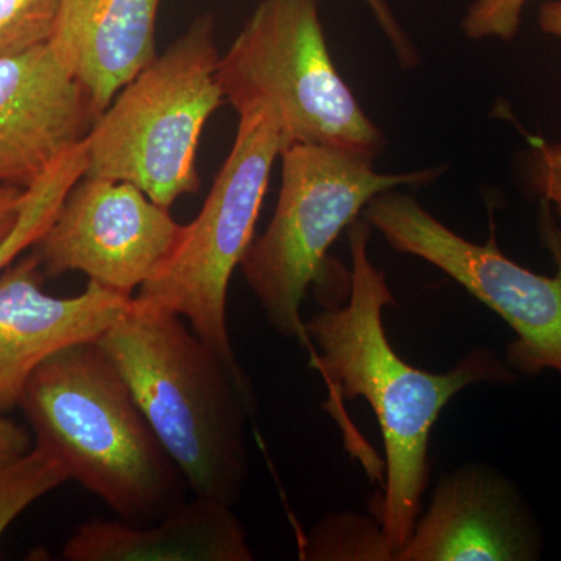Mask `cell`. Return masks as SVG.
I'll return each mask as SVG.
<instances>
[{
	"instance_id": "e0dca14e",
	"label": "cell",
	"mask_w": 561,
	"mask_h": 561,
	"mask_svg": "<svg viewBox=\"0 0 561 561\" xmlns=\"http://www.w3.org/2000/svg\"><path fill=\"white\" fill-rule=\"evenodd\" d=\"M68 481L60 461L36 445L0 463V540L25 508Z\"/></svg>"
},
{
	"instance_id": "277c9868",
	"label": "cell",
	"mask_w": 561,
	"mask_h": 561,
	"mask_svg": "<svg viewBox=\"0 0 561 561\" xmlns=\"http://www.w3.org/2000/svg\"><path fill=\"white\" fill-rule=\"evenodd\" d=\"M213 16L186 33L128 81L87 138L88 176L125 181L171 209L195 194L203 128L225 105Z\"/></svg>"
},
{
	"instance_id": "7c38bea8",
	"label": "cell",
	"mask_w": 561,
	"mask_h": 561,
	"mask_svg": "<svg viewBox=\"0 0 561 561\" xmlns=\"http://www.w3.org/2000/svg\"><path fill=\"white\" fill-rule=\"evenodd\" d=\"M32 251L0 273V409L20 405L39 365L84 342H95L131 308L130 295L88 283L80 295L51 297Z\"/></svg>"
},
{
	"instance_id": "603a6c76",
	"label": "cell",
	"mask_w": 561,
	"mask_h": 561,
	"mask_svg": "<svg viewBox=\"0 0 561 561\" xmlns=\"http://www.w3.org/2000/svg\"><path fill=\"white\" fill-rule=\"evenodd\" d=\"M25 190L0 184V243L9 238L13 228L20 220L22 205H24Z\"/></svg>"
},
{
	"instance_id": "30bf717a",
	"label": "cell",
	"mask_w": 561,
	"mask_h": 561,
	"mask_svg": "<svg viewBox=\"0 0 561 561\" xmlns=\"http://www.w3.org/2000/svg\"><path fill=\"white\" fill-rule=\"evenodd\" d=\"M98 119L87 88L49 43L0 58V184L27 190Z\"/></svg>"
},
{
	"instance_id": "9c48e42d",
	"label": "cell",
	"mask_w": 561,
	"mask_h": 561,
	"mask_svg": "<svg viewBox=\"0 0 561 561\" xmlns=\"http://www.w3.org/2000/svg\"><path fill=\"white\" fill-rule=\"evenodd\" d=\"M181 232L171 209L133 184L83 175L33 251L47 276L80 272L135 297L169 260Z\"/></svg>"
},
{
	"instance_id": "cb8c5ba5",
	"label": "cell",
	"mask_w": 561,
	"mask_h": 561,
	"mask_svg": "<svg viewBox=\"0 0 561 561\" xmlns=\"http://www.w3.org/2000/svg\"><path fill=\"white\" fill-rule=\"evenodd\" d=\"M538 27L549 36L561 39V0L545 3L538 13Z\"/></svg>"
},
{
	"instance_id": "2e32d148",
	"label": "cell",
	"mask_w": 561,
	"mask_h": 561,
	"mask_svg": "<svg viewBox=\"0 0 561 561\" xmlns=\"http://www.w3.org/2000/svg\"><path fill=\"white\" fill-rule=\"evenodd\" d=\"M305 560L394 561L381 523L376 524L353 513L327 516L302 545Z\"/></svg>"
},
{
	"instance_id": "52a82bcc",
	"label": "cell",
	"mask_w": 561,
	"mask_h": 561,
	"mask_svg": "<svg viewBox=\"0 0 561 561\" xmlns=\"http://www.w3.org/2000/svg\"><path fill=\"white\" fill-rule=\"evenodd\" d=\"M238 133L201 213L183 232L169 260L135 295L146 308L176 313L236 378L250 383L228 331V289L254 241L257 219L283 138L275 113L254 105L239 111Z\"/></svg>"
},
{
	"instance_id": "5bb4252c",
	"label": "cell",
	"mask_w": 561,
	"mask_h": 561,
	"mask_svg": "<svg viewBox=\"0 0 561 561\" xmlns=\"http://www.w3.org/2000/svg\"><path fill=\"white\" fill-rule=\"evenodd\" d=\"M69 561H251L249 535L232 507L194 496L158 522L94 519L62 548Z\"/></svg>"
},
{
	"instance_id": "9a60e30c",
	"label": "cell",
	"mask_w": 561,
	"mask_h": 561,
	"mask_svg": "<svg viewBox=\"0 0 561 561\" xmlns=\"http://www.w3.org/2000/svg\"><path fill=\"white\" fill-rule=\"evenodd\" d=\"M87 140L66 153L60 161L25 190L20 220L9 238L0 243V273L33 250L49 230L62 201L87 172Z\"/></svg>"
},
{
	"instance_id": "ffe728a7",
	"label": "cell",
	"mask_w": 561,
	"mask_h": 561,
	"mask_svg": "<svg viewBox=\"0 0 561 561\" xmlns=\"http://www.w3.org/2000/svg\"><path fill=\"white\" fill-rule=\"evenodd\" d=\"M529 0H476L461 21V32L470 41H512L522 25Z\"/></svg>"
},
{
	"instance_id": "4fadbf2b",
	"label": "cell",
	"mask_w": 561,
	"mask_h": 561,
	"mask_svg": "<svg viewBox=\"0 0 561 561\" xmlns=\"http://www.w3.org/2000/svg\"><path fill=\"white\" fill-rule=\"evenodd\" d=\"M161 0H60L49 44L102 116L154 57Z\"/></svg>"
},
{
	"instance_id": "7402d4cb",
	"label": "cell",
	"mask_w": 561,
	"mask_h": 561,
	"mask_svg": "<svg viewBox=\"0 0 561 561\" xmlns=\"http://www.w3.org/2000/svg\"><path fill=\"white\" fill-rule=\"evenodd\" d=\"M31 449V437L27 431L7 419L5 412L0 409V463L14 459Z\"/></svg>"
},
{
	"instance_id": "44dd1931",
	"label": "cell",
	"mask_w": 561,
	"mask_h": 561,
	"mask_svg": "<svg viewBox=\"0 0 561 561\" xmlns=\"http://www.w3.org/2000/svg\"><path fill=\"white\" fill-rule=\"evenodd\" d=\"M365 5L370 9L373 16L389 41L391 49L397 55V60L402 69H412L419 66L420 51L415 44L402 28L401 22L394 16L387 0H364Z\"/></svg>"
},
{
	"instance_id": "7a4b0ae2",
	"label": "cell",
	"mask_w": 561,
	"mask_h": 561,
	"mask_svg": "<svg viewBox=\"0 0 561 561\" xmlns=\"http://www.w3.org/2000/svg\"><path fill=\"white\" fill-rule=\"evenodd\" d=\"M194 496L234 507L249 479L254 391L183 317L131 308L99 341Z\"/></svg>"
},
{
	"instance_id": "d6986e66",
	"label": "cell",
	"mask_w": 561,
	"mask_h": 561,
	"mask_svg": "<svg viewBox=\"0 0 561 561\" xmlns=\"http://www.w3.org/2000/svg\"><path fill=\"white\" fill-rule=\"evenodd\" d=\"M527 176L531 190L549 208L545 225L546 243L561 254V142L534 139Z\"/></svg>"
},
{
	"instance_id": "8fae6325",
	"label": "cell",
	"mask_w": 561,
	"mask_h": 561,
	"mask_svg": "<svg viewBox=\"0 0 561 561\" xmlns=\"http://www.w3.org/2000/svg\"><path fill=\"white\" fill-rule=\"evenodd\" d=\"M541 552L540 527L515 485L470 463L442 476L394 561H531Z\"/></svg>"
},
{
	"instance_id": "8992f818",
	"label": "cell",
	"mask_w": 561,
	"mask_h": 561,
	"mask_svg": "<svg viewBox=\"0 0 561 561\" xmlns=\"http://www.w3.org/2000/svg\"><path fill=\"white\" fill-rule=\"evenodd\" d=\"M279 158L275 214L264 234L251 242L241 271L273 330L309 343L302 301L339 234L379 194L432 183L446 165L381 173L373 168L375 161L312 144L284 147Z\"/></svg>"
},
{
	"instance_id": "6da1fadb",
	"label": "cell",
	"mask_w": 561,
	"mask_h": 561,
	"mask_svg": "<svg viewBox=\"0 0 561 561\" xmlns=\"http://www.w3.org/2000/svg\"><path fill=\"white\" fill-rule=\"evenodd\" d=\"M371 227L365 219L348 227L350 300L305 320L316 343V367L343 397L370 404L386 449V489L381 523L397 557L421 515L430 482V440L449 401L476 383H511L516 373L493 351L472 350L453 370L430 373L408 364L394 351L383 327V309L394 305L386 275L368 254Z\"/></svg>"
},
{
	"instance_id": "3957f363",
	"label": "cell",
	"mask_w": 561,
	"mask_h": 561,
	"mask_svg": "<svg viewBox=\"0 0 561 561\" xmlns=\"http://www.w3.org/2000/svg\"><path fill=\"white\" fill-rule=\"evenodd\" d=\"M20 408L36 446L122 522L154 523L187 501L183 472L98 342L69 346L39 365Z\"/></svg>"
},
{
	"instance_id": "5b68a950",
	"label": "cell",
	"mask_w": 561,
	"mask_h": 561,
	"mask_svg": "<svg viewBox=\"0 0 561 561\" xmlns=\"http://www.w3.org/2000/svg\"><path fill=\"white\" fill-rule=\"evenodd\" d=\"M217 77L236 111L275 113L284 147L312 144L376 161L386 136L345 83L328 49L319 0H261L220 55Z\"/></svg>"
},
{
	"instance_id": "ba28073f",
	"label": "cell",
	"mask_w": 561,
	"mask_h": 561,
	"mask_svg": "<svg viewBox=\"0 0 561 561\" xmlns=\"http://www.w3.org/2000/svg\"><path fill=\"white\" fill-rule=\"evenodd\" d=\"M362 216L394 250L430 262L507 321L516 334L505 354L513 371L561 375V254L553 247L556 276L537 275L505 256L494 234L468 241L397 190L373 198Z\"/></svg>"
},
{
	"instance_id": "ac0fdd59",
	"label": "cell",
	"mask_w": 561,
	"mask_h": 561,
	"mask_svg": "<svg viewBox=\"0 0 561 561\" xmlns=\"http://www.w3.org/2000/svg\"><path fill=\"white\" fill-rule=\"evenodd\" d=\"M60 0H0V58L49 43Z\"/></svg>"
}]
</instances>
